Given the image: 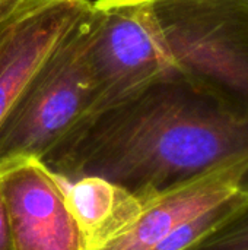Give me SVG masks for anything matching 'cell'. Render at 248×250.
I'll return each mask as SVG.
<instances>
[{"label":"cell","mask_w":248,"mask_h":250,"mask_svg":"<svg viewBox=\"0 0 248 250\" xmlns=\"http://www.w3.org/2000/svg\"><path fill=\"white\" fill-rule=\"evenodd\" d=\"M248 160V113L177 69L80 120L41 161L64 182L105 179L139 199Z\"/></svg>","instance_id":"cell-1"},{"label":"cell","mask_w":248,"mask_h":250,"mask_svg":"<svg viewBox=\"0 0 248 250\" xmlns=\"http://www.w3.org/2000/svg\"><path fill=\"white\" fill-rule=\"evenodd\" d=\"M171 66L248 113V6L238 0H140Z\"/></svg>","instance_id":"cell-2"},{"label":"cell","mask_w":248,"mask_h":250,"mask_svg":"<svg viewBox=\"0 0 248 250\" xmlns=\"http://www.w3.org/2000/svg\"><path fill=\"white\" fill-rule=\"evenodd\" d=\"M91 15L92 7L0 125V168L25 158L41 161L85 116Z\"/></svg>","instance_id":"cell-3"},{"label":"cell","mask_w":248,"mask_h":250,"mask_svg":"<svg viewBox=\"0 0 248 250\" xmlns=\"http://www.w3.org/2000/svg\"><path fill=\"white\" fill-rule=\"evenodd\" d=\"M246 204L248 160H241L145 199L136 220L96 250H190Z\"/></svg>","instance_id":"cell-4"},{"label":"cell","mask_w":248,"mask_h":250,"mask_svg":"<svg viewBox=\"0 0 248 250\" xmlns=\"http://www.w3.org/2000/svg\"><path fill=\"white\" fill-rule=\"evenodd\" d=\"M172 69L140 0L92 1L88 44L92 117L139 94Z\"/></svg>","instance_id":"cell-5"},{"label":"cell","mask_w":248,"mask_h":250,"mask_svg":"<svg viewBox=\"0 0 248 250\" xmlns=\"http://www.w3.org/2000/svg\"><path fill=\"white\" fill-rule=\"evenodd\" d=\"M91 7L92 0H34L0 22V125Z\"/></svg>","instance_id":"cell-6"},{"label":"cell","mask_w":248,"mask_h":250,"mask_svg":"<svg viewBox=\"0 0 248 250\" xmlns=\"http://www.w3.org/2000/svg\"><path fill=\"white\" fill-rule=\"evenodd\" d=\"M0 192L15 250H86L64 180L42 161L25 158L1 167Z\"/></svg>","instance_id":"cell-7"},{"label":"cell","mask_w":248,"mask_h":250,"mask_svg":"<svg viewBox=\"0 0 248 250\" xmlns=\"http://www.w3.org/2000/svg\"><path fill=\"white\" fill-rule=\"evenodd\" d=\"M64 188L86 250H96L124 231L143 207L142 199L101 177L64 182Z\"/></svg>","instance_id":"cell-8"},{"label":"cell","mask_w":248,"mask_h":250,"mask_svg":"<svg viewBox=\"0 0 248 250\" xmlns=\"http://www.w3.org/2000/svg\"><path fill=\"white\" fill-rule=\"evenodd\" d=\"M190 250H248V204Z\"/></svg>","instance_id":"cell-9"},{"label":"cell","mask_w":248,"mask_h":250,"mask_svg":"<svg viewBox=\"0 0 248 250\" xmlns=\"http://www.w3.org/2000/svg\"><path fill=\"white\" fill-rule=\"evenodd\" d=\"M0 250H15L6 205L0 192Z\"/></svg>","instance_id":"cell-10"},{"label":"cell","mask_w":248,"mask_h":250,"mask_svg":"<svg viewBox=\"0 0 248 250\" xmlns=\"http://www.w3.org/2000/svg\"><path fill=\"white\" fill-rule=\"evenodd\" d=\"M34 0H0V22Z\"/></svg>","instance_id":"cell-11"},{"label":"cell","mask_w":248,"mask_h":250,"mask_svg":"<svg viewBox=\"0 0 248 250\" xmlns=\"http://www.w3.org/2000/svg\"><path fill=\"white\" fill-rule=\"evenodd\" d=\"M238 1H241V3H244V4H247L248 6V0H238Z\"/></svg>","instance_id":"cell-12"}]
</instances>
